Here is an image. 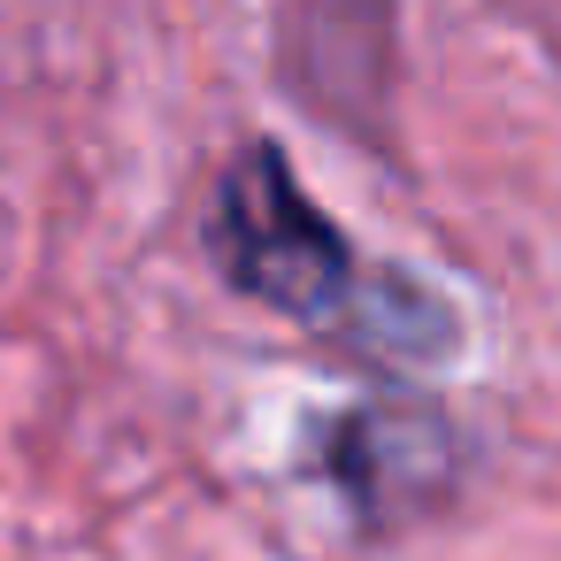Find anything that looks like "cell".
<instances>
[{
  "mask_svg": "<svg viewBox=\"0 0 561 561\" xmlns=\"http://www.w3.org/2000/svg\"><path fill=\"white\" fill-rule=\"evenodd\" d=\"M216 254L231 270V285L293 323L316 331H346L362 308H385L392 285L362 277L346 231L300 193L293 162L277 147H239L224 185H216Z\"/></svg>",
  "mask_w": 561,
  "mask_h": 561,
  "instance_id": "1",
  "label": "cell"
}]
</instances>
